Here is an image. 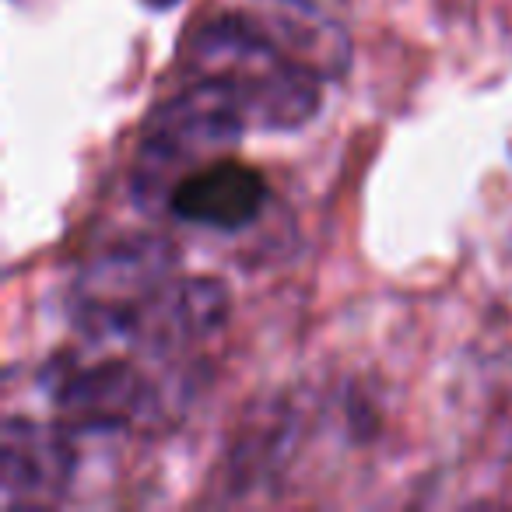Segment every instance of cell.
Wrapping results in <instances>:
<instances>
[{"label":"cell","mask_w":512,"mask_h":512,"mask_svg":"<svg viewBox=\"0 0 512 512\" xmlns=\"http://www.w3.org/2000/svg\"><path fill=\"white\" fill-rule=\"evenodd\" d=\"M0 463L8 505L60 502L74 481V446L67 425L8 418L0 435Z\"/></svg>","instance_id":"cell-7"},{"label":"cell","mask_w":512,"mask_h":512,"mask_svg":"<svg viewBox=\"0 0 512 512\" xmlns=\"http://www.w3.org/2000/svg\"><path fill=\"white\" fill-rule=\"evenodd\" d=\"M165 204L172 218L186 225L211 228V232H242L264 211L267 179L249 162L225 155L179 179Z\"/></svg>","instance_id":"cell-5"},{"label":"cell","mask_w":512,"mask_h":512,"mask_svg":"<svg viewBox=\"0 0 512 512\" xmlns=\"http://www.w3.org/2000/svg\"><path fill=\"white\" fill-rule=\"evenodd\" d=\"M228 320V292L214 278H172L134 313L127 337L134 348L179 351L207 341Z\"/></svg>","instance_id":"cell-6"},{"label":"cell","mask_w":512,"mask_h":512,"mask_svg":"<svg viewBox=\"0 0 512 512\" xmlns=\"http://www.w3.org/2000/svg\"><path fill=\"white\" fill-rule=\"evenodd\" d=\"M249 130L242 102L221 81L197 78L144 123L137 144L134 186L141 197H165L193 169L225 158Z\"/></svg>","instance_id":"cell-2"},{"label":"cell","mask_w":512,"mask_h":512,"mask_svg":"<svg viewBox=\"0 0 512 512\" xmlns=\"http://www.w3.org/2000/svg\"><path fill=\"white\" fill-rule=\"evenodd\" d=\"M313 4H320V8H330V4H337V0H313Z\"/></svg>","instance_id":"cell-9"},{"label":"cell","mask_w":512,"mask_h":512,"mask_svg":"<svg viewBox=\"0 0 512 512\" xmlns=\"http://www.w3.org/2000/svg\"><path fill=\"white\" fill-rule=\"evenodd\" d=\"M46 383H50L53 407L64 418L60 425L85 428V432L130 428L155 400L151 386L130 362L74 365V369L57 372V379L50 376Z\"/></svg>","instance_id":"cell-4"},{"label":"cell","mask_w":512,"mask_h":512,"mask_svg":"<svg viewBox=\"0 0 512 512\" xmlns=\"http://www.w3.org/2000/svg\"><path fill=\"white\" fill-rule=\"evenodd\" d=\"M281 50L320 78H341L351 64V43L344 29L313 0H249L246 8Z\"/></svg>","instance_id":"cell-8"},{"label":"cell","mask_w":512,"mask_h":512,"mask_svg":"<svg viewBox=\"0 0 512 512\" xmlns=\"http://www.w3.org/2000/svg\"><path fill=\"white\" fill-rule=\"evenodd\" d=\"M179 264V249L165 235H137L99 253L74 281V316L92 337L123 341L134 313L162 292Z\"/></svg>","instance_id":"cell-3"},{"label":"cell","mask_w":512,"mask_h":512,"mask_svg":"<svg viewBox=\"0 0 512 512\" xmlns=\"http://www.w3.org/2000/svg\"><path fill=\"white\" fill-rule=\"evenodd\" d=\"M186 71L232 88L253 130H299L323 102L320 74L288 57L246 11L200 22L186 39Z\"/></svg>","instance_id":"cell-1"}]
</instances>
